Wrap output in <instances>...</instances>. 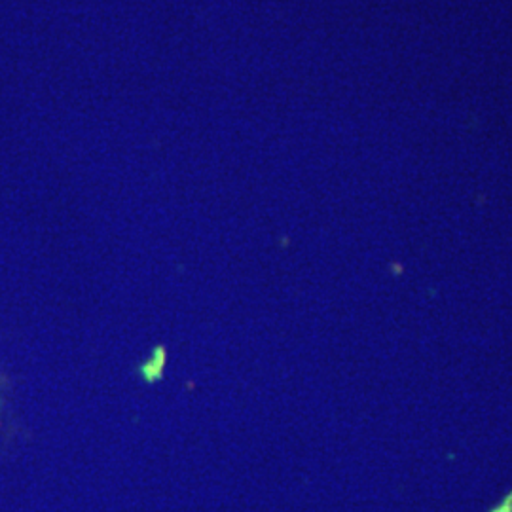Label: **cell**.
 <instances>
[{"instance_id":"obj_1","label":"cell","mask_w":512,"mask_h":512,"mask_svg":"<svg viewBox=\"0 0 512 512\" xmlns=\"http://www.w3.org/2000/svg\"><path fill=\"white\" fill-rule=\"evenodd\" d=\"M164 365L165 349L156 348L154 349L152 359H150L148 363H145V365L141 366V374H143V378H147L148 382H154V380H158V378L162 376Z\"/></svg>"}]
</instances>
